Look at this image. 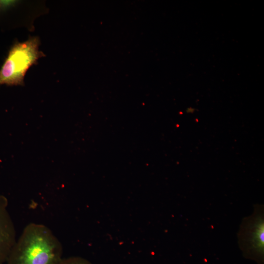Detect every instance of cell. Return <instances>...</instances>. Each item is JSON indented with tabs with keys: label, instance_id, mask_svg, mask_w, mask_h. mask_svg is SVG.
Segmentation results:
<instances>
[{
	"label": "cell",
	"instance_id": "obj_5",
	"mask_svg": "<svg viewBox=\"0 0 264 264\" xmlns=\"http://www.w3.org/2000/svg\"><path fill=\"white\" fill-rule=\"evenodd\" d=\"M60 264H93L87 259L78 256L64 258Z\"/></svg>",
	"mask_w": 264,
	"mask_h": 264
},
{
	"label": "cell",
	"instance_id": "obj_2",
	"mask_svg": "<svg viewBox=\"0 0 264 264\" xmlns=\"http://www.w3.org/2000/svg\"><path fill=\"white\" fill-rule=\"evenodd\" d=\"M40 41L36 37L16 42L10 48L0 68V85L18 86L24 84L27 70L43 54L39 50Z\"/></svg>",
	"mask_w": 264,
	"mask_h": 264
},
{
	"label": "cell",
	"instance_id": "obj_3",
	"mask_svg": "<svg viewBox=\"0 0 264 264\" xmlns=\"http://www.w3.org/2000/svg\"><path fill=\"white\" fill-rule=\"evenodd\" d=\"M257 208L253 214L243 220L239 233V242L243 249L262 257L264 251L263 208Z\"/></svg>",
	"mask_w": 264,
	"mask_h": 264
},
{
	"label": "cell",
	"instance_id": "obj_1",
	"mask_svg": "<svg viewBox=\"0 0 264 264\" xmlns=\"http://www.w3.org/2000/svg\"><path fill=\"white\" fill-rule=\"evenodd\" d=\"M61 242L44 224H27L12 247L5 264H60Z\"/></svg>",
	"mask_w": 264,
	"mask_h": 264
},
{
	"label": "cell",
	"instance_id": "obj_4",
	"mask_svg": "<svg viewBox=\"0 0 264 264\" xmlns=\"http://www.w3.org/2000/svg\"><path fill=\"white\" fill-rule=\"evenodd\" d=\"M14 223L8 210V201L0 195V264H5L17 240Z\"/></svg>",
	"mask_w": 264,
	"mask_h": 264
}]
</instances>
